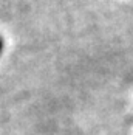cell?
<instances>
[{"instance_id":"cell-1","label":"cell","mask_w":133,"mask_h":135,"mask_svg":"<svg viewBox=\"0 0 133 135\" xmlns=\"http://www.w3.org/2000/svg\"><path fill=\"white\" fill-rule=\"evenodd\" d=\"M2 47H3V42H2V39H0V51H2Z\"/></svg>"}]
</instances>
